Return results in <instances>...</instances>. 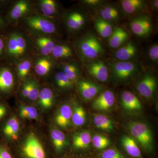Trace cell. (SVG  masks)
Returning <instances> with one entry per match:
<instances>
[{"instance_id":"28","label":"cell","mask_w":158,"mask_h":158,"mask_svg":"<svg viewBox=\"0 0 158 158\" xmlns=\"http://www.w3.org/2000/svg\"><path fill=\"white\" fill-rule=\"evenodd\" d=\"M101 18L107 21H116L119 17V12L117 9L113 6H106L102 9Z\"/></svg>"},{"instance_id":"34","label":"cell","mask_w":158,"mask_h":158,"mask_svg":"<svg viewBox=\"0 0 158 158\" xmlns=\"http://www.w3.org/2000/svg\"><path fill=\"white\" fill-rule=\"evenodd\" d=\"M63 72L73 83L76 81L79 76V70L77 65L68 64L64 65Z\"/></svg>"},{"instance_id":"35","label":"cell","mask_w":158,"mask_h":158,"mask_svg":"<svg viewBox=\"0 0 158 158\" xmlns=\"http://www.w3.org/2000/svg\"><path fill=\"white\" fill-rule=\"evenodd\" d=\"M19 115L23 118L35 119L37 118L38 113L34 107L23 106L20 109Z\"/></svg>"},{"instance_id":"43","label":"cell","mask_w":158,"mask_h":158,"mask_svg":"<svg viewBox=\"0 0 158 158\" xmlns=\"http://www.w3.org/2000/svg\"><path fill=\"white\" fill-rule=\"evenodd\" d=\"M31 89V82H27L24 85L22 90V94L25 98H28Z\"/></svg>"},{"instance_id":"7","label":"cell","mask_w":158,"mask_h":158,"mask_svg":"<svg viewBox=\"0 0 158 158\" xmlns=\"http://www.w3.org/2000/svg\"><path fill=\"white\" fill-rule=\"evenodd\" d=\"M116 98L112 91L109 90L102 92L94 100L91 107L92 109L99 111H107L111 110L115 103Z\"/></svg>"},{"instance_id":"21","label":"cell","mask_w":158,"mask_h":158,"mask_svg":"<svg viewBox=\"0 0 158 158\" xmlns=\"http://www.w3.org/2000/svg\"><path fill=\"white\" fill-rule=\"evenodd\" d=\"M85 18L84 15L78 12L71 13L67 17L66 24L68 28L72 31H77L84 25Z\"/></svg>"},{"instance_id":"29","label":"cell","mask_w":158,"mask_h":158,"mask_svg":"<svg viewBox=\"0 0 158 158\" xmlns=\"http://www.w3.org/2000/svg\"><path fill=\"white\" fill-rule=\"evenodd\" d=\"M52 66V62L48 59H40L35 64L34 70L37 75L43 76L48 73Z\"/></svg>"},{"instance_id":"22","label":"cell","mask_w":158,"mask_h":158,"mask_svg":"<svg viewBox=\"0 0 158 158\" xmlns=\"http://www.w3.org/2000/svg\"><path fill=\"white\" fill-rule=\"evenodd\" d=\"M19 130V121L16 117H12L6 122L3 131L6 136L15 140L18 138Z\"/></svg>"},{"instance_id":"45","label":"cell","mask_w":158,"mask_h":158,"mask_svg":"<svg viewBox=\"0 0 158 158\" xmlns=\"http://www.w3.org/2000/svg\"><path fill=\"white\" fill-rule=\"evenodd\" d=\"M6 112V107L3 105H0V119L5 116Z\"/></svg>"},{"instance_id":"13","label":"cell","mask_w":158,"mask_h":158,"mask_svg":"<svg viewBox=\"0 0 158 158\" xmlns=\"http://www.w3.org/2000/svg\"><path fill=\"white\" fill-rule=\"evenodd\" d=\"M137 52L138 48L135 44L130 41L116 51L115 57L118 60L126 62L134 58Z\"/></svg>"},{"instance_id":"15","label":"cell","mask_w":158,"mask_h":158,"mask_svg":"<svg viewBox=\"0 0 158 158\" xmlns=\"http://www.w3.org/2000/svg\"><path fill=\"white\" fill-rule=\"evenodd\" d=\"M72 114L73 110L69 105H62L59 108L56 115V123L61 127H67L70 123Z\"/></svg>"},{"instance_id":"18","label":"cell","mask_w":158,"mask_h":158,"mask_svg":"<svg viewBox=\"0 0 158 158\" xmlns=\"http://www.w3.org/2000/svg\"><path fill=\"white\" fill-rule=\"evenodd\" d=\"M14 85L13 74L9 69L4 68L0 70V90L8 91Z\"/></svg>"},{"instance_id":"24","label":"cell","mask_w":158,"mask_h":158,"mask_svg":"<svg viewBox=\"0 0 158 158\" xmlns=\"http://www.w3.org/2000/svg\"><path fill=\"white\" fill-rule=\"evenodd\" d=\"M38 98L41 106L45 109L52 107L53 104L54 95L52 90L48 88H44L40 92Z\"/></svg>"},{"instance_id":"16","label":"cell","mask_w":158,"mask_h":158,"mask_svg":"<svg viewBox=\"0 0 158 158\" xmlns=\"http://www.w3.org/2000/svg\"><path fill=\"white\" fill-rule=\"evenodd\" d=\"M92 136L90 132L82 131L75 134L73 137V145L77 149L87 148L91 143Z\"/></svg>"},{"instance_id":"10","label":"cell","mask_w":158,"mask_h":158,"mask_svg":"<svg viewBox=\"0 0 158 158\" xmlns=\"http://www.w3.org/2000/svg\"><path fill=\"white\" fill-rule=\"evenodd\" d=\"M78 89L81 96L86 101L94 98L101 90L99 85L87 80H82L78 84Z\"/></svg>"},{"instance_id":"47","label":"cell","mask_w":158,"mask_h":158,"mask_svg":"<svg viewBox=\"0 0 158 158\" xmlns=\"http://www.w3.org/2000/svg\"><path fill=\"white\" fill-rule=\"evenodd\" d=\"M2 20H1V18H0V26H1V25H2Z\"/></svg>"},{"instance_id":"6","label":"cell","mask_w":158,"mask_h":158,"mask_svg":"<svg viewBox=\"0 0 158 158\" xmlns=\"http://www.w3.org/2000/svg\"><path fill=\"white\" fill-rule=\"evenodd\" d=\"M156 88V79L152 74L149 73L144 74L136 85L138 92L141 96L146 98L152 97Z\"/></svg>"},{"instance_id":"40","label":"cell","mask_w":158,"mask_h":158,"mask_svg":"<svg viewBox=\"0 0 158 158\" xmlns=\"http://www.w3.org/2000/svg\"><path fill=\"white\" fill-rule=\"evenodd\" d=\"M39 93V89L37 83L31 81V90L28 98L31 100H35L38 98Z\"/></svg>"},{"instance_id":"39","label":"cell","mask_w":158,"mask_h":158,"mask_svg":"<svg viewBox=\"0 0 158 158\" xmlns=\"http://www.w3.org/2000/svg\"><path fill=\"white\" fill-rule=\"evenodd\" d=\"M18 42V56H22L25 52L27 43L24 38L19 34H16Z\"/></svg>"},{"instance_id":"37","label":"cell","mask_w":158,"mask_h":158,"mask_svg":"<svg viewBox=\"0 0 158 158\" xmlns=\"http://www.w3.org/2000/svg\"><path fill=\"white\" fill-rule=\"evenodd\" d=\"M8 51L9 55L18 56V42L16 34H11L9 37L8 44Z\"/></svg>"},{"instance_id":"2","label":"cell","mask_w":158,"mask_h":158,"mask_svg":"<svg viewBox=\"0 0 158 158\" xmlns=\"http://www.w3.org/2000/svg\"><path fill=\"white\" fill-rule=\"evenodd\" d=\"M79 52L84 59L93 60L102 55L104 52L103 47L95 35H86L79 42Z\"/></svg>"},{"instance_id":"36","label":"cell","mask_w":158,"mask_h":158,"mask_svg":"<svg viewBox=\"0 0 158 158\" xmlns=\"http://www.w3.org/2000/svg\"><path fill=\"white\" fill-rule=\"evenodd\" d=\"M98 158H126L124 155L115 147L103 150L99 154Z\"/></svg>"},{"instance_id":"27","label":"cell","mask_w":158,"mask_h":158,"mask_svg":"<svg viewBox=\"0 0 158 158\" xmlns=\"http://www.w3.org/2000/svg\"><path fill=\"white\" fill-rule=\"evenodd\" d=\"M29 9L28 3L26 1H19L12 8L10 13V16L12 19H19L25 14L28 11Z\"/></svg>"},{"instance_id":"3","label":"cell","mask_w":158,"mask_h":158,"mask_svg":"<svg viewBox=\"0 0 158 158\" xmlns=\"http://www.w3.org/2000/svg\"><path fill=\"white\" fill-rule=\"evenodd\" d=\"M110 66L113 79L119 83H126L132 80L140 70L138 64L127 61L115 62Z\"/></svg>"},{"instance_id":"23","label":"cell","mask_w":158,"mask_h":158,"mask_svg":"<svg viewBox=\"0 0 158 158\" xmlns=\"http://www.w3.org/2000/svg\"><path fill=\"white\" fill-rule=\"evenodd\" d=\"M51 135L56 151L58 152H61L67 143L65 134L60 130L53 129L51 132Z\"/></svg>"},{"instance_id":"41","label":"cell","mask_w":158,"mask_h":158,"mask_svg":"<svg viewBox=\"0 0 158 158\" xmlns=\"http://www.w3.org/2000/svg\"><path fill=\"white\" fill-rule=\"evenodd\" d=\"M150 59L153 61L157 62L158 60V45L157 44L151 47L148 51Z\"/></svg>"},{"instance_id":"9","label":"cell","mask_w":158,"mask_h":158,"mask_svg":"<svg viewBox=\"0 0 158 158\" xmlns=\"http://www.w3.org/2000/svg\"><path fill=\"white\" fill-rule=\"evenodd\" d=\"M87 70L90 76L99 81L106 82L109 78V70L102 61H96L91 62L88 65Z\"/></svg>"},{"instance_id":"33","label":"cell","mask_w":158,"mask_h":158,"mask_svg":"<svg viewBox=\"0 0 158 158\" xmlns=\"http://www.w3.org/2000/svg\"><path fill=\"white\" fill-rule=\"evenodd\" d=\"M42 13L46 16H50L56 10V4L53 0H43L40 2Z\"/></svg>"},{"instance_id":"31","label":"cell","mask_w":158,"mask_h":158,"mask_svg":"<svg viewBox=\"0 0 158 158\" xmlns=\"http://www.w3.org/2000/svg\"><path fill=\"white\" fill-rule=\"evenodd\" d=\"M54 57L56 58H66L71 56L73 55L71 49L65 45L55 46L52 52Z\"/></svg>"},{"instance_id":"4","label":"cell","mask_w":158,"mask_h":158,"mask_svg":"<svg viewBox=\"0 0 158 158\" xmlns=\"http://www.w3.org/2000/svg\"><path fill=\"white\" fill-rule=\"evenodd\" d=\"M22 153L25 158H47L42 144L33 133L27 137L23 144Z\"/></svg>"},{"instance_id":"38","label":"cell","mask_w":158,"mask_h":158,"mask_svg":"<svg viewBox=\"0 0 158 158\" xmlns=\"http://www.w3.org/2000/svg\"><path fill=\"white\" fill-rule=\"evenodd\" d=\"M31 64L30 61L25 60L21 62L17 67L19 76L21 78L25 77L28 74L31 68Z\"/></svg>"},{"instance_id":"46","label":"cell","mask_w":158,"mask_h":158,"mask_svg":"<svg viewBox=\"0 0 158 158\" xmlns=\"http://www.w3.org/2000/svg\"><path fill=\"white\" fill-rule=\"evenodd\" d=\"M4 44L2 40L0 38V55L2 54L4 48Z\"/></svg>"},{"instance_id":"19","label":"cell","mask_w":158,"mask_h":158,"mask_svg":"<svg viewBox=\"0 0 158 158\" xmlns=\"http://www.w3.org/2000/svg\"><path fill=\"white\" fill-rule=\"evenodd\" d=\"M94 24L98 33L103 38L110 37L113 33V26L110 22L101 17L95 19Z\"/></svg>"},{"instance_id":"25","label":"cell","mask_w":158,"mask_h":158,"mask_svg":"<svg viewBox=\"0 0 158 158\" xmlns=\"http://www.w3.org/2000/svg\"><path fill=\"white\" fill-rule=\"evenodd\" d=\"M37 44L44 56H48L52 53L55 47V42L49 38L46 37H39L37 39Z\"/></svg>"},{"instance_id":"26","label":"cell","mask_w":158,"mask_h":158,"mask_svg":"<svg viewBox=\"0 0 158 158\" xmlns=\"http://www.w3.org/2000/svg\"><path fill=\"white\" fill-rule=\"evenodd\" d=\"M86 112L83 107L77 105L73 110L72 121L76 126H82L86 121Z\"/></svg>"},{"instance_id":"5","label":"cell","mask_w":158,"mask_h":158,"mask_svg":"<svg viewBox=\"0 0 158 158\" xmlns=\"http://www.w3.org/2000/svg\"><path fill=\"white\" fill-rule=\"evenodd\" d=\"M130 26L133 33L139 37H148L152 30L151 20L146 15H141L134 19L130 22Z\"/></svg>"},{"instance_id":"12","label":"cell","mask_w":158,"mask_h":158,"mask_svg":"<svg viewBox=\"0 0 158 158\" xmlns=\"http://www.w3.org/2000/svg\"><path fill=\"white\" fill-rule=\"evenodd\" d=\"M120 140L122 146L129 156L133 158H143L138 143L131 136L125 135Z\"/></svg>"},{"instance_id":"30","label":"cell","mask_w":158,"mask_h":158,"mask_svg":"<svg viewBox=\"0 0 158 158\" xmlns=\"http://www.w3.org/2000/svg\"><path fill=\"white\" fill-rule=\"evenodd\" d=\"M94 147L98 150L106 149L111 144V141L107 137L103 135L96 134L91 139Z\"/></svg>"},{"instance_id":"14","label":"cell","mask_w":158,"mask_h":158,"mask_svg":"<svg viewBox=\"0 0 158 158\" xmlns=\"http://www.w3.org/2000/svg\"><path fill=\"white\" fill-rule=\"evenodd\" d=\"M129 37L125 30L122 28L116 27L109 37V45L111 48H118L127 40Z\"/></svg>"},{"instance_id":"20","label":"cell","mask_w":158,"mask_h":158,"mask_svg":"<svg viewBox=\"0 0 158 158\" xmlns=\"http://www.w3.org/2000/svg\"><path fill=\"white\" fill-rule=\"evenodd\" d=\"M121 6L125 12L129 14H134L141 11L145 7V2L141 0H123Z\"/></svg>"},{"instance_id":"1","label":"cell","mask_w":158,"mask_h":158,"mask_svg":"<svg viewBox=\"0 0 158 158\" xmlns=\"http://www.w3.org/2000/svg\"><path fill=\"white\" fill-rule=\"evenodd\" d=\"M127 126L131 137L144 152L152 153L154 151V139L149 126L142 122L133 121L129 123Z\"/></svg>"},{"instance_id":"11","label":"cell","mask_w":158,"mask_h":158,"mask_svg":"<svg viewBox=\"0 0 158 158\" xmlns=\"http://www.w3.org/2000/svg\"><path fill=\"white\" fill-rule=\"evenodd\" d=\"M121 105L125 110L129 112H136L142 110V106L138 98L129 91L122 94Z\"/></svg>"},{"instance_id":"8","label":"cell","mask_w":158,"mask_h":158,"mask_svg":"<svg viewBox=\"0 0 158 158\" xmlns=\"http://www.w3.org/2000/svg\"><path fill=\"white\" fill-rule=\"evenodd\" d=\"M31 28L45 34H51L56 31V26L52 23L39 16H32L27 20Z\"/></svg>"},{"instance_id":"17","label":"cell","mask_w":158,"mask_h":158,"mask_svg":"<svg viewBox=\"0 0 158 158\" xmlns=\"http://www.w3.org/2000/svg\"><path fill=\"white\" fill-rule=\"evenodd\" d=\"M93 121L94 126L101 131L111 132L114 129L113 121L103 114H93Z\"/></svg>"},{"instance_id":"32","label":"cell","mask_w":158,"mask_h":158,"mask_svg":"<svg viewBox=\"0 0 158 158\" xmlns=\"http://www.w3.org/2000/svg\"><path fill=\"white\" fill-rule=\"evenodd\" d=\"M55 80L59 88L69 89L73 87V83L65 75L63 72H59L56 74Z\"/></svg>"},{"instance_id":"44","label":"cell","mask_w":158,"mask_h":158,"mask_svg":"<svg viewBox=\"0 0 158 158\" xmlns=\"http://www.w3.org/2000/svg\"><path fill=\"white\" fill-rule=\"evenodd\" d=\"M84 2L88 6H96L101 2V1L99 0H85Z\"/></svg>"},{"instance_id":"42","label":"cell","mask_w":158,"mask_h":158,"mask_svg":"<svg viewBox=\"0 0 158 158\" xmlns=\"http://www.w3.org/2000/svg\"><path fill=\"white\" fill-rule=\"evenodd\" d=\"M0 158H13L10 151L5 147H0Z\"/></svg>"}]
</instances>
